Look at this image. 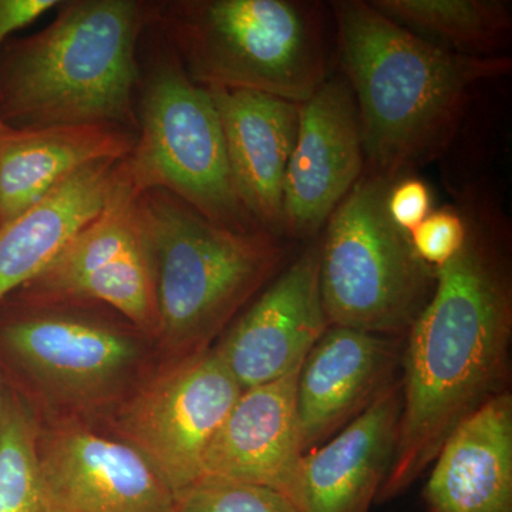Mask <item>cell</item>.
I'll return each instance as SVG.
<instances>
[{
  "label": "cell",
  "instance_id": "obj_1",
  "mask_svg": "<svg viewBox=\"0 0 512 512\" xmlns=\"http://www.w3.org/2000/svg\"><path fill=\"white\" fill-rule=\"evenodd\" d=\"M463 247L436 269L426 308L407 330L402 412L392 464L376 504L410 490L451 433L507 390L512 338L508 221L493 200L467 192Z\"/></svg>",
  "mask_w": 512,
  "mask_h": 512
},
{
  "label": "cell",
  "instance_id": "obj_2",
  "mask_svg": "<svg viewBox=\"0 0 512 512\" xmlns=\"http://www.w3.org/2000/svg\"><path fill=\"white\" fill-rule=\"evenodd\" d=\"M340 56L359 114L365 174L397 180L436 160L474 92L511 72L504 55H458L363 0L332 3Z\"/></svg>",
  "mask_w": 512,
  "mask_h": 512
},
{
  "label": "cell",
  "instance_id": "obj_3",
  "mask_svg": "<svg viewBox=\"0 0 512 512\" xmlns=\"http://www.w3.org/2000/svg\"><path fill=\"white\" fill-rule=\"evenodd\" d=\"M40 32L0 49V121L12 128H138V37L158 3L67 0Z\"/></svg>",
  "mask_w": 512,
  "mask_h": 512
},
{
  "label": "cell",
  "instance_id": "obj_4",
  "mask_svg": "<svg viewBox=\"0 0 512 512\" xmlns=\"http://www.w3.org/2000/svg\"><path fill=\"white\" fill-rule=\"evenodd\" d=\"M153 252L156 343L167 360L200 355L281 271L279 238L215 224L170 192L141 194Z\"/></svg>",
  "mask_w": 512,
  "mask_h": 512
},
{
  "label": "cell",
  "instance_id": "obj_5",
  "mask_svg": "<svg viewBox=\"0 0 512 512\" xmlns=\"http://www.w3.org/2000/svg\"><path fill=\"white\" fill-rule=\"evenodd\" d=\"M171 52L205 89L252 90L302 104L328 79L316 6L295 0L158 3Z\"/></svg>",
  "mask_w": 512,
  "mask_h": 512
},
{
  "label": "cell",
  "instance_id": "obj_6",
  "mask_svg": "<svg viewBox=\"0 0 512 512\" xmlns=\"http://www.w3.org/2000/svg\"><path fill=\"white\" fill-rule=\"evenodd\" d=\"M392 183L363 174L319 237L320 298L329 326L404 335L433 295L436 269L387 215Z\"/></svg>",
  "mask_w": 512,
  "mask_h": 512
},
{
  "label": "cell",
  "instance_id": "obj_7",
  "mask_svg": "<svg viewBox=\"0 0 512 512\" xmlns=\"http://www.w3.org/2000/svg\"><path fill=\"white\" fill-rule=\"evenodd\" d=\"M94 303H29L0 332L53 421L87 420L114 410L146 377V343L128 320Z\"/></svg>",
  "mask_w": 512,
  "mask_h": 512
},
{
  "label": "cell",
  "instance_id": "obj_8",
  "mask_svg": "<svg viewBox=\"0 0 512 512\" xmlns=\"http://www.w3.org/2000/svg\"><path fill=\"white\" fill-rule=\"evenodd\" d=\"M137 121L136 146L123 160L134 191H167L222 227L262 231L235 191L214 100L174 53L148 73Z\"/></svg>",
  "mask_w": 512,
  "mask_h": 512
},
{
  "label": "cell",
  "instance_id": "obj_9",
  "mask_svg": "<svg viewBox=\"0 0 512 512\" xmlns=\"http://www.w3.org/2000/svg\"><path fill=\"white\" fill-rule=\"evenodd\" d=\"M241 393L211 348L148 373L111 414V426L178 495L201 480L205 453Z\"/></svg>",
  "mask_w": 512,
  "mask_h": 512
},
{
  "label": "cell",
  "instance_id": "obj_10",
  "mask_svg": "<svg viewBox=\"0 0 512 512\" xmlns=\"http://www.w3.org/2000/svg\"><path fill=\"white\" fill-rule=\"evenodd\" d=\"M18 291L29 303H97L106 306L151 342L158 335L153 252L141 195L124 173L104 210L63 248L36 278Z\"/></svg>",
  "mask_w": 512,
  "mask_h": 512
},
{
  "label": "cell",
  "instance_id": "obj_11",
  "mask_svg": "<svg viewBox=\"0 0 512 512\" xmlns=\"http://www.w3.org/2000/svg\"><path fill=\"white\" fill-rule=\"evenodd\" d=\"M45 512H174L177 495L146 458L80 421L37 437Z\"/></svg>",
  "mask_w": 512,
  "mask_h": 512
},
{
  "label": "cell",
  "instance_id": "obj_12",
  "mask_svg": "<svg viewBox=\"0 0 512 512\" xmlns=\"http://www.w3.org/2000/svg\"><path fill=\"white\" fill-rule=\"evenodd\" d=\"M363 174L365 151L352 89L345 80L326 79L301 104L285 177L284 235L319 238Z\"/></svg>",
  "mask_w": 512,
  "mask_h": 512
},
{
  "label": "cell",
  "instance_id": "obj_13",
  "mask_svg": "<svg viewBox=\"0 0 512 512\" xmlns=\"http://www.w3.org/2000/svg\"><path fill=\"white\" fill-rule=\"evenodd\" d=\"M319 238L272 279L214 350L242 390L302 366L329 328L320 298Z\"/></svg>",
  "mask_w": 512,
  "mask_h": 512
},
{
  "label": "cell",
  "instance_id": "obj_14",
  "mask_svg": "<svg viewBox=\"0 0 512 512\" xmlns=\"http://www.w3.org/2000/svg\"><path fill=\"white\" fill-rule=\"evenodd\" d=\"M402 412L394 379L338 434L303 454L284 498L295 512H370L392 464Z\"/></svg>",
  "mask_w": 512,
  "mask_h": 512
},
{
  "label": "cell",
  "instance_id": "obj_15",
  "mask_svg": "<svg viewBox=\"0 0 512 512\" xmlns=\"http://www.w3.org/2000/svg\"><path fill=\"white\" fill-rule=\"evenodd\" d=\"M399 346L392 338L329 326L309 350L296 383L302 454L332 439L393 382Z\"/></svg>",
  "mask_w": 512,
  "mask_h": 512
},
{
  "label": "cell",
  "instance_id": "obj_16",
  "mask_svg": "<svg viewBox=\"0 0 512 512\" xmlns=\"http://www.w3.org/2000/svg\"><path fill=\"white\" fill-rule=\"evenodd\" d=\"M207 90L220 116L239 201L262 231L279 238L301 104L252 90Z\"/></svg>",
  "mask_w": 512,
  "mask_h": 512
},
{
  "label": "cell",
  "instance_id": "obj_17",
  "mask_svg": "<svg viewBox=\"0 0 512 512\" xmlns=\"http://www.w3.org/2000/svg\"><path fill=\"white\" fill-rule=\"evenodd\" d=\"M299 370L242 390L205 453L201 478L261 485L284 497L303 456L296 412Z\"/></svg>",
  "mask_w": 512,
  "mask_h": 512
},
{
  "label": "cell",
  "instance_id": "obj_18",
  "mask_svg": "<svg viewBox=\"0 0 512 512\" xmlns=\"http://www.w3.org/2000/svg\"><path fill=\"white\" fill-rule=\"evenodd\" d=\"M427 512H512V396L497 394L444 441L431 463Z\"/></svg>",
  "mask_w": 512,
  "mask_h": 512
},
{
  "label": "cell",
  "instance_id": "obj_19",
  "mask_svg": "<svg viewBox=\"0 0 512 512\" xmlns=\"http://www.w3.org/2000/svg\"><path fill=\"white\" fill-rule=\"evenodd\" d=\"M136 131L110 124L12 128L0 121V227L86 165L123 160Z\"/></svg>",
  "mask_w": 512,
  "mask_h": 512
},
{
  "label": "cell",
  "instance_id": "obj_20",
  "mask_svg": "<svg viewBox=\"0 0 512 512\" xmlns=\"http://www.w3.org/2000/svg\"><path fill=\"white\" fill-rule=\"evenodd\" d=\"M120 163L103 160L80 168L0 227V301L36 278L104 210L119 180Z\"/></svg>",
  "mask_w": 512,
  "mask_h": 512
},
{
  "label": "cell",
  "instance_id": "obj_21",
  "mask_svg": "<svg viewBox=\"0 0 512 512\" xmlns=\"http://www.w3.org/2000/svg\"><path fill=\"white\" fill-rule=\"evenodd\" d=\"M397 25L458 55L491 57L512 28L504 0H372Z\"/></svg>",
  "mask_w": 512,
  "mask_h": 512
},
{
  "label": "cell",
  "instance_id": "obj_22",
  "mask_svg": "<svg viewBox=\"0 0 512 512\" xmlns=\"http://www.w3.org/2000/svg\"><path fill=\"white\" fill-rule=\"evenodd\" d=\"M37 437L25 409L6 407L0 416V512H45Z\"/></svg>",
  "mask_w": 512,
  "mask_h": 512
},
{
  "label": "cell",
  "instance_id": "obj_23",
  "mask_svg": "<svg viewBox=\"0 0 512 512\" xmlns=\"http://www.w3.org/2000/svg\"><path fill=\"white\" fill-rule=\"evenodd\" d=\"M174 512H295L281 494L261 485L201 478L177 495Z\"/></svg>",
  "mask_w": 512,
  "mask_h": 512
},
{
  "label": "cell",
  "instance_id": "obj_24",
  "mask_svg": "<svg viewBox=\"0 0 512 512\" xmlns=\"http://www.w3.org/2000/svg\"><path fill=\"white\" fill-rule=\"evenodd\" d=\"M416 255L424 264L437 269L446 265L463 247L466 220L458 205L433 210L409 235Z\"/></svg>",
  "mask_w": 512,
  "mask_h": 512
},
{
  "label": "cell",
  "instance_id": "obj_25",
  "mask_svg": "<svg viewBox=\"0 0 512 512\" xmlns=\"http://www.w3.org/2000/svg\"><path fill=\"white\" fill-rule=\"evenodd\" d=\"M429 185L416 175H404L390 185L386 197V211L390 220L404 234L410 235L430 214Z\"/></svg>",
  "mask_w": 512,
  "mask_h": 512
},
{
  "label": "cell",
  "instance_id": "obj_26",
  "mask_svg": "<svg viewBox=\"0 0 512 512\" xmlns=\"http://www.w3.org/2000/svg\"><path fill=\"white\" fill-rule=\"evenodd\" d=\"M62 0H0V49L12 33L59 8Z\"/></svg>",
  "mask_w": 512,
  "mask_h": 512
}]
</instances>
